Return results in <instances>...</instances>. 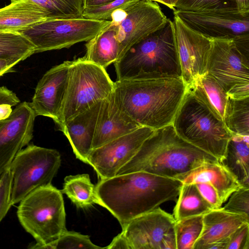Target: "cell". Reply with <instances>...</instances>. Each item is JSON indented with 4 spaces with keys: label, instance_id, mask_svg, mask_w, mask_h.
Masks as SVG:
<instances>
[{
    "label": "cell",
    "instance_id": "cell-1",
    "mask_svg": "<svg viewBox=\"0 0 249 249\" xmlns=\"http://www.w3.org/2000/svg\"><path fill=\"white\" fill-rule=\"evenodd\" d=\"M182 185L176 178L137 171L99 180L96 190L101 206L123 229L134 218L166 201L177 200Z\"/></svg>",
    "mask_w": 249,
    "mask_h": 249
},
{
    "label": "cell",
    "instance_id": "cell-2",
    "mask_svg": "<svg viewBox=\"0 0 249 249\" xmlns=\"http://www.w3.org/2000/svg\"><path fill=\"white\" fill-rule=\"evenodd\" d=\"M181 77L116 80L120 108L142 126L155 130L172 124L186 91Z\"/></svg>",
    "mask_w": 249,
    "mask_h": 249
},
{
    "label": "cell",
    "instance_id": "cell-3",
    "mask_svg": "<svg viewBox=\"0 0 249 249\" xmlns=\"http://www.w3.org/2000/svg\"><path fill=\"white\" fill-rule=\"evenodd\" d=\"M212 161H219L180 137L171 124L155 130L116 175L143 171L176 178Z\"/></svg>",
    "mask_w": 249,
    "mask_h": 249
},
{
    "label": "cell",
    "instance_id": "cell-4",
    "mask_svg": "<svg viewBox=\"0 0 249 249\" xmlns=\"http://www.w3.org/2000/svg\"><path fill=\"white\" fill-rule=\"evenodd\" d=\"M117 80L181 77L173 21L132 45L114 63Z\"/></svg>",
    "mask_w": 249,
    "mask_h": 249
},
{
    "label": "cell",
    "instance_id": "cell-5",
    "mask_svg": "<svg viewBox=\"0 0 249 249\" xmlns=\"http://www.w3.org/2000/svg\"><path fill=\"white\" fill-rule=\"evenodd\" d=\"M17 216L36 241L31 249H46L67 230L62 193L52 184L34 190L20 200Z\"/></svg>",
    "mask_w": 249,
    "mask_h": 249
},
{
    "label": "cell",
    "instance_id": "cell-6",
    "mask_svg": "<svg viewBox=\"0 0 249 249\" xmlns=\"http://www.w3.org/2000/svg\"><path fill=\"white\" fill-rule=\"evenodd\" d=\"M172 125L180 137L219 162L232 136L224 122L187 89Z\"/></svg>",
    "mask_w": 249,
    "mask_h": 249
},
{
    "label": "cell",
    "instance_id": "cell-7",
    "mask_svg": "<svg viewBox=\"0 0 249 249\" xmlns=\"http://www.w3.org/2000/svg\"><path fill=\"white\" fill-rule=\"evenodd\" d=\"M114 82L106 69L83 57L70 61L67 90L58 119V126L108 97Z\"/></svg>",
    "mask_w": 249,
    "mask_h": 249
},
{
    "label": "cell",
    "instance_id": "cell-8",
    "mask_svg": "<svg viewBox=\"0 0 249 249\" xmlns=\"http://www.w3.org/2000/svg\"><path fill=\"white\" fill-rule=\"evenodd\" d=\"M61 161L57 150L33 143L18 152L9 166L12 178V205L19 202L34 190L51 184Z\"/></svg>",
    "mask_w": 249,
    "mask_h": 249
},
{
    "label": "cell",
    "instance_id": "cell-9",
    "mask_svg": "<svg viewBox=\"0 0 249 249\" xmlns=\"http://www.w3.org/2000/svg\"><path fill=\"white\" fill-rule=\"evenodd\" d=\"M110 22L83 17L48 19L18 32L33 43L36 53L68 48L77 43L88 41Z\"/></svg>",
    "mask_w": 249,
    "mask_h": 249
},
{
    "label": "cell",
    "instance_id": "cell-10",
    "mask_svg": "<svg viewBox=\"0 0 249 249\" xmlns=\"http://www.w3.org/2000/svg\"><path fill=\"white\" fill-rule=\"evenodd\" d=\"M207 73L224 89L229 97H249V54L234 41L211 38Z\"/></svg>",
    "mask_w": 249,
    "mask_h": 249
},
{
    "label": "cell",
    "instance_id": "cell-11",
    "mask_svg": "<svg viewBox=\"0 0 249 249\" xmlns=\"http://www.w3.org/2000/svg\"><path fill=\"white\" fill-rule=\"evenodd\" d=\"M168 19L157 2L151 0H140L114 11L111 22L120 43L119 59L132 45L164 26Z\"/></svg>",
    "mask_w": 249,
    "mask_h": 249
},
{
    "label": "cell",
    "instance_id": "cell-12",
    "mask_svg": "<svg viewBox=\"0 0 249 249\" xmlns=\"http://www.w3.org/2000/svg\"><path fill=\"white\" fill-rule=\"evenodd\" d=\"M176 222L158 207L132 219L121 233L129 249H176Z\"/></svg>",
    "mask_w": 249,
    "mask_h": 249
},
{
    "label": "cell",
    "instance_id": "cell-13",
    "mask_svg": "<svg viewBox=\"0 0 249 249\" xmlns=\"http://www.w3.org/2000/svg\"><path fill=\"white\" fill-rule=\"evenodd\" d=\"M155 130L150 127L141 126L93 149L88 157V164L93 168L99 180L114 177L131 160Z\"/></svg>",
    "mask_w": 249,
    "mask_h": 249
},
{
    "label": "cell",
    "instance_id": "cell-14",
    "mask_svg": "<svg viewBox=\"0 0 249 249\" xmlns=\"http://www.w3.org/2000/svg\"><path fill=\"white\" fill-rule=\"evenodd\" d=\"M172 21L181 78L187 88L207 73L212 40L189 27L176 15Z\"/></svg>",
    "mask_w": 249,
    "mask_h": 249
},
{
    "label": "cell",
    "instance_id": "cell-15",
    "mask_svg": "<svg viewBox=\"0 0 249 249\" xmlns=\"http://www.w3.org/2000/svg\"><path fill=\"white\" fill-rule=\"evenodd\" d=\"M173 11L189 27L210 38L230 39L249 34V15L238 11Z\"/></svg>",
    "mask_w": 249,
    "mask_h": 249
},
{
    "label": "cell",
    "instance_id": "cell-16",
    "mask_svg": "<svg viewBox=\"0 0 249 249\" xmlns=\"http://www.w3.org/2000/svg\"><path fill=\"white\" fill-rule=\"evenodd\" d=\"M36 115L30 103H19L8 118L0 124V176L16 155L33 137Z\"/></svg>",
    "mask_w": 249,
    "mask_h": 249
},
{
    "label": "cell",
    "instance_id": "cell-17",
    "mask_svg": "<svg viewBox=\"0 0 249 249\" xmlns=\"http://www.w3.org/2000/svg\"><path fill=\"white\" fill-rule=\"evenodd\" d=\"M70 61L53 66L38 81L31 106L36 116L56 120L61 109L67 90Z\"/></svg>",
    "mask_w": 249,
    "mask_h": 249
},
{
    "label": "cell",
    "instance_id": "cell-18",
    "mask_svg": "<svg viewBox=\"0 0 249 249\" xmlns=\"http://www.w3.org/2000/svg\"><path fill=\"white\" fill-rule=\"evenodd\" d=\"M141 126L120 108L112 92L101 102L92 149L131 132Z\"/></svg>",
    "mask_w": 249,
    "mask_h": 249
},
{
    "label": "cell",
    "instance_id": "cell-19",
    "mask_svg": "<svg viewBox=\"0 0 249 249\" xmlns=\"http://www.w3.org/2000/svg\"><path fill=\"white\" fill-rule=\"evenodd\" d=\"M101 102L57 126L69 140L77 159L88 164Z\"/></svg>",
    "mask_w": 249,
    "mask_h": 249
},
{
    "label": "cell",
    "instance_id": "cell-20",
    "mask_svg": "<svg viewBox=\"0 0 249 249\" xmlns=\"http://www.w3.org/2000/svg\"><path fill=\"white\" fill-rule=\"evenodd\" d=\"M249 223V217L232 213L222 207L212 209L203 216L201 233L193 249H205L210 244L229 238L239 227Z\"/></svg>",
    "mask_w": 249,
    "mask_h": 249
},
{
    "label": "cell",
    "instance_id": "cell-21",
    "mask_svg": "<svg viewBox=\"0 0 249 249\" xmlns=\"http://www.w3.org/2000/svg\"><path fill=\"white\" fill-rule=\"evenodd\" d=\"M182 184L205 182L216 190L224 203L233 192L242 186L236 178L220 162L212 161L200 166L177 177Z\"/></svg>",
    "mask_w": 249,
    "mask_h": 249
},
{
    "label": "cell",
    "instance_id": "cell-22",
    "mask_svg": "<svg viewBox=\"0 0 249 249\" xmlns=\"http://www.w3.org/2000/svg\"><path fill=\"white\" fill-rule=\"evenodd\" d=\"M49 19L46 11L32 0H20L0 8V32H18Z\"/></svg>",
    "mask_w": 249,
    "mask_h": 249
},
{
    "label": "cell",
    "instance_id": "cell-23",
    "mask_svg": "<svg viewBox=\"0 0 249 249\" xmlns=\"http://www.w3.org/2000/svg\"><path fill=\"white\" fill-rule=\"evenodd\" d=\"M85 46L86 53L83 57L105 69L119 58L120 43L116 29L111 22L87 41Z\"/></svg>",
    "mask_w": 249,
    "mask_h": 249
},
{
    "label": "cell",
    "instance_id": "cell-24",
    "mask_svg": "<svg viewBox=\"0 0 249 249\" xmlns=\"http://www.w3.org/2000/svg\"><path fill=\"white\" fill-rule=\"evenodd\" d=\"M220 162L242 186L249 187V136L232 135Z\"/></svg>",
    "mask_w": 249,
    "mask_h": 249
},
{
    "label": "cell",
    "instance_id": "cell-25",
    "mask_svg": "<svg viewBox=\"0 0 249 249\" xmlns=\"http://www.w3.org/2000/svg\"><path fill=\"white\" fill-rule=\"evenodd\" d=\"M187 90L217 118L223 121L228 95L211 76L207 73L198 77L187 88Z\"/></svg>",
    "mask_w": 249,
    "mask_h": 249
},
{
    "label": "cell",
    "instance_id": "cell-26",
    "mask_svg": "<svg viewBox=\"0 0 249 249\" xmlns=\"http://www.w3.org/2000/svg\"><path fill=\"white\" fill-rule=\"evenodd\" d=\"M62 193L79 208H86L97 204L101 206L96 185L91 183L87 174L69 175L64 178Z\"/></svg>",
    "mask_w": 249,
    "mask_h": 249
},
{
    "label": "cell",
    "instance_id": "cell-27",
    "mask_svg": "<svg viewBox=\"0 0 249 249\" xmlns=\"http://www.w3.org/2000/svg\"><path fill=\"white\" fill-rule=\"evenodd\" d=\"M213 209L194 184H182L173 210L176 221L204 215Z\"/></svg>",
    "mask_w": 249,
    "mask_h": 249
},
{
    "label": "cell",
    "instance_id": "cell-28",
    "mask_svg": "<svg viewBox=\"0 0 249 249\" xmlns=\"http://www.w3.org/2000/svg\"><path fill=\"white\" fill-rule=\"evenodd\" d=\"M35 50L33 43L20 33H0V59L16 65L35 53Z\"/></svg>",
    "mask_w": 249,
    "mask_h": 249
},
{
    "label": "cell",
    "instance_id": "cell-29",
    "mask_svg": "<svg viewBox=\"0 0 249 249\" xmlns=\"http://www.w3.org/2000/svg\"><path fill=\"white\" fill-rule=\"evenodd\" d=\"M223 121L232 135L249 136V97L234 99L228 96Z\"/></svg>",
    "mask_w": 249,
    "mask_h": 249
},
{
    "label": "cell",
    "instance_id": "cell-30",
    "mask_svg": "<svg viewBox=\"0 0 249 249\" xmlns=\"http://www.w3.org/2000/svg\"><path fill=\"white\" fill-rule=\"evenodd\" d=\"M11 2L20 0H10ZM43 8L49 19L82 17L83 0H32Z\"/></svg>",
    "mask_w": 249,
    "mask_h": 249
},
{
    "label": "cell",
    "instance_id": "cell-31",
    "mask_svg": "<svg viewBox=\"0 0 249 249\" xmlns=\"http://www.w3.org/2000/svg\"><path fill=\"white\" fill-rule=\"evenodd\" d=\"M203 215L176 221L175 232L176 249H193L203 228Z\"/></svg>",
    "mask_w": 249,
    "mask_h": 249
},
{
    "label": "cell",
    "instance_id": "cell-32",
    "mask_svg": "<svg viewBox=\"0 0 249 249\" xmlns=\"http://www.w3.org/2000/svg\"><path fill=\"white\" fill-rule=\"evenodd\" d=\"M175 9L195 12L237 11L234 0H178Z\"/></svg>",
    "mask_w": 249,
    "mask_h": 249
},
{
    "label": "cell",
    "instance_id": "cell-33",
    "mask_svg": "<svg viewBox=\"0 0 249 249\" xmlns=\"http://www.w3.org/2000/svg\"><path fill=\"white\" fill-rule=\"evenodd\" d=\"M46 249H103L106 247H100L94 244L90 240L89 236L80 233L66 231L56 240L49 244Z\"/></svg>",
    "mask_w": 249,
    "mask_h": 249
},
{
    "label": "cell",
    "instance_id": "cell-34",
    "mask_svg": "<svg viewBox=\"0 0 249 249\" xmlns=\"http://www.w3.org/2000/svg\"><path fill=\"white\" fill-rule=\"evenodd\" d=\"M140 0H115L106 4L83 10L82 17L99 20H111L112 14L115 11L126 8Z\"/></svg>",
    "mask_w": 249,
    "mask_h": 249
},
{
    "label": "cell",
    "instance_id": "cell-35",
    "mask_svg": "<svg viewBox=\"0 0 249 249\" xmlns=\"http://www.w3.org/2000/svg\"><path fill=\"white\" fill-rule=\"evenodd\" d=\"M222 207L228 212L249 217V187L241 186L232 193Z\"/></svg>",
    "mask_w": 249,
    "mask_h": 249
},
{
    "label": "cell",
    "instance_id": "cell-36",
    "mask_svg": "<svg viewBox=\"0 0 249 249\" xmlns=\"http://www.w3.org/2000/svg\"><path fill=\"white\" fill-rule=\"evenodd\" d=\"M12 174L9 167L0 176V222L12 206Z\"/></svg>",
    "mask_w": 249,
    "mask_h": 249
},
{
    "label": "cell",
    "instance_id": "cell-37",
    "mask_svg": "<svg viewBox=\"0 0 249 249\" xmlns=\"http://www.w3.org/2000/svg\"><path fill=\"white\" fill-rule=\"evenodd\" d=\"M227 249H249V223H244L231 234Z\"/></svg>",
    "mask_w": 249,
    "mask_h": 249
},
{
    "label": "cell",
    "instance_id": "cell-38",
    "mask_svg": "<svg viewBox=\"0 0 249 249\" xmlns=\"http://www.w3.org/2000/svg\"><path fill=\"white\" fill-rule=\"evenodd\" d=\"M199 193L213 209L221 208L223 205L219 195L213 187L205 182L195 184Z\"/></svg>",
    "mask_w": 249,
    "mask_h": 249
},
{
    "label": "cell",
    "instance_id": "cell-39",
    "mask_svg": "<svg viewBox=\"0 0 249 249\" xmlns=\"http://www.w3.org/2000/svg\"><path fill=\"white\" fill-rule=\"evenodd\" d=\"M20 103V100L16 94L6 87H0V104H7L12 107Z\"/></svg>",
    "mask_w": 249,
    "mask_h": 249
},
{
    "label": "cell",
    "instance_id": "cell-40",
    "mask_svg": "<svg viewBox=\"0 0 249 249\" xmlns=\"http://www.w3.org/2000/svg\"><path fill=\"white\" fill-rule=\"evenodd\" d=\"M107 249H129L127 243L121 233L115 236L112 242L106 247Z\"/></svg>",
    "mask_w": 249,
    "mask_h": 249
},
{
    "label": "cell",
    "instance_id": "cell-41",
    "mask_svg": "<svg viewBox=\"0 0 249 249\" xmlns=\"http://www.w3.org/2000/svg\"><path fill=\"white\" fill-rule=\"evenodd\" d=\"M115 0H83L84 10L97 7Z\"/></svg>",
    "mask_w": 249,
    "mask_h": 249
},
{
    "label": "cell",
    "instance_id": "cell-42",
    "mask_svg": "<svg viewBox=\"0 0 249 249\" xmlns=\"http://www.w3.org/2000/svg\"><path fill=\"white\" fill-rule=\"evenodd\" d=\"M238 12L244 15H249V0H234Z\"/></svg>",
    "mask_w": 249,
    "mask_h": 249
},
{
    "label": "cell",
    "instance_id": "cell-43",
    "mask_svg": "<svg viewBox=\"0 0 249 249\" xmlns=\"http://www.w3.org/2000/svg\"><path fill=\"white\" fill-rule=\"evenodd\" d=\"M15 66L16 65L13 63L0 59V77L7 73L12 72Z\"/></svg>",
    "mask_w": 249,
    "mask_h": 249
},
{
    "label": "cell",
    "instance_id": "cell-44",
    "mask_svg": "<svg viewBox=\"0 0 249 249\" xmlns=\"http://www.w3.org/2000/svg\"><path fill=\"white\" fill-rule=\"evenodd\" d=\"M12 106L7 104H0V121L5 120L11 114Z\"/></svg>",
    "mask_w": 249,
    "mask_h": 249
},
{
    "label": "cell",
    "instance_id": "cell-45",
    "mask_svg": "<svg viewBox=\"0 0 249 249\" xmlns=\"http://www.w3.org/2000/svg\"><path fill=\"white\" fill-rule=\"evenodd\" d=\"M154 1L158 2L167 6L170 9L175 10L176 5L178 0H151Z\"/></svg>",
    "mask_w": 249,
    "mask_h": 249
},
{
    "label": "cell",
    "instance_id": "cell-46",
    "mask_svg": "<svg viewBox=\"0 0 249 249\" xmlns=\"http://www.w3.org/2000/svg\"><path fill=\"white\" fill-rule=\"evenodd\" d=\"M1 122V121H0V124Z\"/></svg>",
    "mask_w": 249,
    "mask_h": 249
},
{
    "label": "cell",
    "instance_id": "cell-47",
    "mask_svg": "<svg viewBox=\"0 0 249 249\" xmlns=\"http://www.w3.org/2000/svg\"><path fill=\"white\" fill-rule=\"evenodd\" d=\"M0 33H1V32H0Z\"/></svg>",
    "mask_w": 249,
    "mask_h": 249
}]
</instances>
